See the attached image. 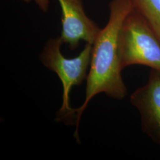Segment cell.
<instances>
[{
	"mask_svg": "<svg viewBox=\"0 0 160 160\" xmlns=\"http://www.w3.org/2000/svg\"><path fill=\"white\" fill-rule=\"evenodd\" d=\"M132 104L141 117L142 131L160 147V72L151 69L145 85L130 97Z\"/></svg>",
	"mask_w": 160,
	"mask_h": 160,
	"instance_id": "4",
	"label": "cell"
},
{
	"mask_svg": "<svg viewBox=\"0 0 160 160\" xmlns=\"http://www.w3.org/2000/svg\"><path fill=\"white\" fill-rule=\"evenodd\" d=\"M25 2L29 3L31 1H34L36 4L42 12H46L49 7V0H21Z\"/></svg>",
	"mask_w": 160,
	"mask_h": 160,
	"instance_id": "7",
	"label": "cell"
},
{
	"mask_svg": "<svg viewBox=\"0 0 160 160\" xmlns=\"http://www.w3.org/2000/svg\"><path fill=\"white\" fill-rule=\"evenodd\" d=\"M63 44L61 37L47 41L40 55V60L46 68L57 74L62 84V104L57 115V121L76 123L75 109L70 105V92L74 86H80L87 78V70L92 59V45L86 43L80 54L72 58L65 57L61 52Z\"/></svg>",
	"mask_w": 160,
	"mask_h": 160,
	"instance_id": "2",
	"label": "cell"
},
{
	"mask_svg": "<svg viewBox=\"0 0 160 160\" xmlns=\"http://www.w3.org/2000/svg\"><path fill=\"white\" fill-rule=\"evenodd\" d=\"M133 9L141 14L160 42V0H130Z\"/></svg>",
	"mask_w": 160,
	"mask_h": 160,
	"instance_id": "6",
	"label": "cell"
},
{
	"mask_svg": "<svg viewBox=\"0 0 160 160\" xmlns=\"http://www.w3.org/2000/svg\"><path fill=\"white\" fill-rule=\"evenodd\" d=\"M62 12L63 43L71 50L76 49L81 41L93 45L102 29L88 17L84 10L82 0H58Z\"/></svg>",
	"mask_w": 160,
	"mask_h": 160,
	"instance_id": "5",
	"label": "cell"
},
{
	"mask_svg": "<svg viewBox=\"0 0 160 160\" xmlns=\"http://www.w3.org/2000/svg\"><path fill=\"white\" fill-rule=\"evenodd\" d=\"M119 52L122 69L139 65L160 72V42L143 17L133 9L120 28Z\"/></svg>",
	"mask_w": 160,
	"mask_h": 160,
	"instance_id": "3",
	"label": "cell"
},
{
	"mask_svg": "<svg viewBox=\"0 0 160 160\" xmlns=\"http://www.w3.org/2000/svg\"><path fill=\"white\" fill-rule=\"evenodd\" d=\"M132 10L130 0H112L109 4V21L92 45L85 100L80 108L75 109L74 137L77 139H79L80 118L93 97L98 94L104 93L114 99L122 100L127 95V87L121 74L119 35L125 18Z\"/></svg>",
	"mask_w": 160,
	"mask_h": 160,
	"instance_id": "1",
	"label": "cell"
}]
</instances>
